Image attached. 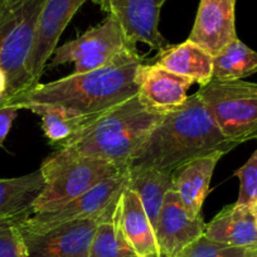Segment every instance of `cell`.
Here are the masks:
<instances>
[{
    "label": "cell",
    "mask_w": 257,
    "mask_h": 257,
    "mask_svg": "<svg viewBox=\"0 0 257 257\" xmlns=\"http://www.w3.org/2000/svg\"><path fill=\"white\" fill-rule=\"evenodd\" d=\"M257 72V52L234 39L213 56V80L237 81Z\"/></svg>",
    "instance_id": "7402d4cb"
},
{
    "label": "cell",
    "mask_w": 257,
    "mask_h": 257,
    "mask_svg": "<svg viewBox=\"0 0 257 257\" xmlns=\"http://www.w3.org/2000/svg\"><path fill=\"white\" fill-rule=\"evenodd\" d=\"M140 63L138 51L130 52L107 67L37 83L7 100L6 106H16L21 110L31 103H49L85 116L98 115L137 95V70Z\"/></svg>",
    "instance_id": "7a4b0ae2"
},
{
    "label": "cell",
    "mask_w": 257,
    "mask_h": 257,
    "mask_svg": "<svg viewBox=\"0 0 257 257\" xmlns=\"http://www.w3.org/2000/svg\"><path fill=\"white\" fill-rule=\"evenodd\" d=\"M254 249H257V246H228L213 241L203 234L188 244L177 257H247Z\"/></svg>",
    "instance_id": "cb8c5ba5"
},
{
    "label": "cell",
    "mask_w": 257,
    "mask_h": 257,
    "mask_svg": "<svg viewBox=\"0 0 257 257\" xmlns=\"http://www.w3.org/2000/svg\"><path fill=\"white\" fill-rule=\"evenodd\" d=\"M8 2H9V0H0V16L3 14L4 9H6V7H7V4H8Z\"/></svg>",
    "instance_id": "f1b7e54d"
},
{
    "label": "cell",
    "mask_w": 257,
    "mask_h": 257,
    "mask_svg": "<svg viewBox=\"0 0 257 257\" xmlns=\"http://www.w3.org/2000/svg\"><path fill=\"white\" fill-rule=\"evenodd\" d=\"M107 16L117 21L132 44L144 43L162 51L168 42L160 33L162 8L167 0H92Z\"/></svg>",
    "instance_id": "9c48e42d"
},
{
    "label": "cell",
    "mask_w": 257,
    "mask_h": 257,
    "mask_svg": "<svg viewBox=\"0 0 257 257\" xmlns=\"http://www.w3.org/2000/svg\"><path fill=\"white\" fill-rule=\"evenodd\" d=\"M204 229L203 217L190 216L177 190H169L155 226L160 252L168 257H177L188 244L203 236Z\"/></svg>",
    "instance_id": "4fadbf2b"
},
{
    "label": "cell",
    "mask_w": 257,
    "mask_h": 257,
    "mask_svg": "<svg viewBox=\"0 0 257 257\" xmlns=\"http://www.w3.org/2000/svg\"><path fill=\"white\" fill-rule=\"evenodd\" d=\"M164 115L149 111L138 95L93 116L59 148L112 163L127 169Z\"/></svg>",
    "instance_id": "3957f363"
},
{
    "label": "cell",
    "mask_w": 257,
    "mask_h": 257,
    "mask_svg": "<svg viewBox=\"0 0 257 257\" xmlns=\"http://www.w3.org/2000/svg\"><path fill=\"white\" fill-rule=\"evenodd\" d=\"M24 110L32 111L41 117L42 128L46 138L51 144L58 147L77 134L93 116H96L81 115L63 106L49 103H31L27 105Z\"/></svg>",
    "instance_id": "44dd1931"
},
{
    "label": "cell",
    "mask_w": 257,
    "mask_h": 257,
    "mask_svg": "<svg viewBox=\"0 0 257 257\" xmlns=\"http://www.w3.org/2000/svg\"><path fill=\"white\" fill-rule=\"evenodd\" d=\"M236 0H201L188 39L214 56L237 39Z\"/></svg>",
    "instance_id": "5bb4252c"
},
{
    "label": "cell",
    "mask_w": 257,
    "mask_h": 257,
    "mask_svg": "<svg viewBox=\"0 0 257 257\" xmlns=\"http://www.w3.org/2000/svg\"><path fill=\"white\" fill-rule=\"evenodd\" d=\"M87 0H46L37 24L33 48L28 59V72L33 86L46 71L47 63L58 47L62 33L78 9Z\"/></svg>",
    "instance_id": "8fae6325"
},
{
    "label": "cell",
    "mask_w": 257,
    "mask_h": 257,
    "mask_svg": "<svg viewBox=\"0 0 257 257\" xmlns=\"http://www.w3.org/2000/svg\"><path fill=\"white\" fill-rule=\"evenodd\" d=\"M204 236L234 247L257 246V227L249 207L227 206L206 224Z\"/></svg>",
    "instance_id": "ac0fdd59"
},
{
    "label": "cell",
    "mask_w": 257,
    "mask_h": 257,
    "mask_svg": "<svg viewBox=\"0 0 257 257\" xmlns=\"http://www.w3.org/2000/svg\"><path fill=\"white\" fill-rule=\"evenodd\" d=\"M107 214L97 218L70 222L46 231L29 232L21 229L26 242L27 257H88L96 227Z\"/></svg>",
    "instance_id": "30bf717a"
},
{
    "label": "cell",
    "mask_w": 257,
    "mask_h": 257,
    "mask_svg": "<svg viewBox=\"0 0 257 257\" xmlns=\"http://www.w3.org/2000/svg\"><path fill=\"white\" fill-rule=\"evenodd\" d=\"M223 155L222 152H214L190 160L172 173L174 189L192 217L202 216V207L209 192L213 172Z\"/></svg>",
    "instance_id": "2e32d148"
},
{
    "label": "cell",
    "mask_w": 257,
    "mask_h": 257,
    "mask_svg": "<svg viewBox=\"0 0 257 257\" xmlns=\"http://www.w3.org/2000/svg\"><path fill=\"white\" fill-rule=\"evenodd\" d=\"M127 185V172L120 170L106 178L78 198L49 212L32 213L17 221L22 231L38 232L70 222L97 218L107 214L117 203L121 192Z\"/></svg>",
    "instance_id": "ba28073f"
},
{
    "label": "cell",
    "mask_w": 257,
    "mask_h": 257,
    "mask_svg": "<svg viewBox=\"0 0 257 257\" xmlns=\"http://www.w3.org/2000/svg\"><path fill=\"white\" fill-rule=\"evenodd\" d=\"M197 92L229 142L239 145L257 140V83L212 80Z\"/></svg>",
    "instance_id": "8992f818"
},
{
    "label": "cell",
    "mask_w": 257,
    "mask_h": 257,
    "mask_svg": "<svg viewBox=\"0 0 257 257\" xmlns=\"http://www.w3.org/2000/svg\"><path fill=\"white\" fill-rule=\"evenodd\" d=\"M249 211H251L252 216H253L254 223H256V227H257V202L252 204V206H249Z\"/></svg>",
    "instance_id": "83f0119b"
},
{
    "label": "cell",
    "mask_w": 257,
    "mask_h": 257,
    "mask_svg": "<svg viewBox=\"0 0 257 257\" xmlns=\"http://www.w3.org/2000/svg\"><path fill=\"white\" fill-rule=\"evenodd\" d=\"M134 51H138L137 46L127 41L117 21L107 16L101 24L57 47L46 70L71 62L73 63L72 73H87L107 67Z\"/></svg>",
    "instance_id": "52a82bcc"
},
{
    "label": "cell",
    "mask_w": 257,
    "mask_h": 257,
    "mask_svg": "<svg viewBox=\"0 0 257 257\" xmlns=\"http://www.w3.org/2000/svg\"><path fill=\"white\" fill-rule=\"evenodd\" d=\"M190 78L173 73L158 64L140 63L137 70L138 97L149 111L167 115L182 107L188 100Z\"/></svg>",
    "instance_id": "7c38bea8"
},
{
    "label": "cell",
    "mask_w": 257,
    "mask_h": 257,
    "mask_svg": "<svg viewBox=\"0 0 257 257\" xmlns=\"http://www.w3.org/2000/svg\"><path fill=\"white\" fill-rule=\"evenodd\" d=\"M39 170L44 185L34 201L32 213L54 211L123 169L106 160L59 148L43 160Z\"/></svg>",
    "instance_id": "277c9868"
},
{
    "label": "cell",
    "mask_w": 257,
    "mask_h": 257,
    "mask_svg": "<svg viewBox=\"0 0 257 257\" xmlns=\"http://www.w3.org/2000/svg\"><path fill=\"white\" fill-rule=\"evenodd\" d=\"M117 226L138 257H160L155 229L137 193L126 187L115 209Z\"/></svg>",
    "instance_id": "9a60e30c"
},
{
    "label": "cell",
    "mask_w": 257,
    "mask_h": 257,
    "mask_svg": "<svg viewBox=\"0 0 257 257\" xmlns=\"http://www.w3.org/2000/svg\"><path fill=\"white\" fill-rule=\"evenodd\" d=\"M239 179V193L236 203L239 206H252L257 202V149L249 159L234 172Z\"/></svg>",
    "instance_id": "d4e9b609"
},
{
    "label": "cell",
    "mask_w": 257,
    "mask_h": 257,
    "mask_svg": "<svg viewBox=\"0 0 257 257\" xmlns=\"http://www.w3.org/2000/svg\"><path fill=\"white\" fill-rule=\"evenodd\" d=\"M247 257H257V249H254V251L252 252V253H249Z\"/></svg>",
    "instance_id": "f546056e"
},
{
    "label": "cell",
    "mask_w": 257,
    "mask_h": 257,
    "mask_svg": "<svg viewBox=\"0 0 257 257\" xmlns=\"http://www.w3.org/2000/svg\"><path fill=\"white\" fill-rule=\"evenodd\" d=\"M126 172V187L137 193L155 229L165 196L169 190L174 189L173 175L152 168L128 167Z\"/></svg>",
    "instance_id": "ffe728a7"
},
{
    "label": "cell",
    "mask_w": 257,
    "mask_h": 257,
    "mask_svg": "<svg viewBox=\"0 0 257 257\" xmlns=\"http://www.w3.org/2000/svg\"><path fill=\"white\" fill-rule=\"evenodd\" d=\"M41 170L17 178H0V221H19L32 213V207L43 189Z\"/></svg>",
    "instance_id": "d6986e66"
},
{
    "label": "cell",
    "mask_w": 257,
    "mask_h": 257,
    "mask_svg": "<svg viewBox=\"0 0 257 257\" xmlns=\"http://www.w3.org/2000/svg\"><path fill=\"white\" fill-rule=\"evenodd\" d=\"M160 257H168V256H167V254H164V253H162V254H160Z\"/></svg>",
    "instance_id": "4dcf8cb0"
},
{
    "label": "cell",
    "mask_w": 257,
    "mask_h": 257,
    "mask_svg": "<svg viewBox=\"0 0 257 257\" xmlns=\"http://www.w3.org/2000/svg\"><path fill=\"white\" fill-rule=\"evenodd\" d=\"M19 108L16 106H3L0 107V148L3 147L9 132H11L12 125H13L14 118L18 115Z\"/></svg>",
    "instance_id": "4316f807"
},
{
    "label": "cell",
    "mask_w": 257,
    "mask_h": 257,
    "mask_svg": "<svg viewBox=\"0 0 257 257\" xmlns=\"http://www.w3.org/2000/svg\"><path fill=\"white\" fill-rule=\"evenodd\" d=\"M115 209L116 206L96 227L88 257H138L118 228Z\"/></svg>",
    "instance_id": "603a6c76"
},
{
    "label": "cell",
    "mask_w": 257,
    "mask_h": 257,
    "mask_svg": "<svg viewBox=\"0 0 257 257\" xmlns=\"http://www.w3.org/2000/svg\"><path fill=\"white\" fill-rule=\"evenodd\" d=\"M236 147L222 134L196 92L182 107L164 115L128 167L172 174L190 160L214 152L227 154Z\"/></svg>",
    "instance_id": "6da1fadb"
},
{
    "label": "cell",
    "mask_w": 257,
    "mask_h": 257,
    "mask_svg": "<svg viewBox=\"0 0 257 257\" xmlns=\"http://www.w3.org/2000/svg\"><path fill=\"white\" fill-rule=\"evenodd\" d=\"M0 257H27L26 242L17 221H0Z\"/></svg>",
    "instance_id": "484cf974"
},
{
    "label": "cell",
    "mask_w": 257,
    "mask_h": 257,
    "mask_svg": "<svg viewBox=\"0 0 257 257\" xmlns=\"http://www.w3.org/2000/svg\"><path fill=\"white\" fill-rule=\"evenodd\" d=\"M155 64L190 78L201 87L213 80V56L189 39L175 46L168 44L159 51Z\"/></svg>",
    "instance_id": "e0dca14e"
},
{
    "label": "cell",
    "mask_w": 257,
    "mask_h": 257,
    "mask_svg": "<svg viewBox=\"0 0 257 257\" xmlns=\"http://www.w3.org/2000/svg\"><path fill=\"white\" fill-rule=\"evenodd\" d=\"M46 0H9L0 16V68L8 76L7 100L33 87L28 59Z\"/></svg>",
    "instance_id": "5b68a950"
}]
</instances>
